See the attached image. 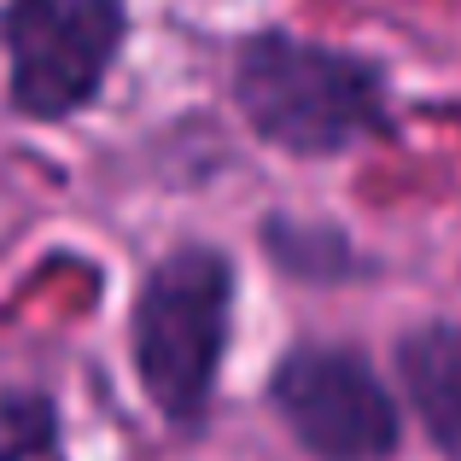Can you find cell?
Returning a JSON list of instances; mask_svg holds the SVG:
<instances>
[{"label":"cell","instance_id":"obj_5","mask_svg":"<svg viewBox=\"0 0 461 461\" xmlns=\"http://www.w3.org/2000/svg\"><path fill=\"white\" fill-rule=\"evenodd\" d=\"M397 368L427 438L450 461H461V315L409 333L397 345Z\"/></svg>","mask_w":461,"mask_h":461},{"label":"cell","instance_id":"obj_6","mask_svg":"<svg viewBox=\"0 0 461 461\" xmlns=\"http://www.w3.org/2000/svg\"><path fill=\"white\" fill-rule=\"evenodd\" d=\"M53 444V403L41 392L0 397V461H30Z\"/></svg>","mask_w":461,"mask_h":461},{"label":"cell","instance_id":"obj_2","mask_svg":"<svg viewBox=\"0 0 461 461\" xmlns=\"http://www.w3.org/2000/svg\"><path fill=\"white\" fill-rule=\"evenodd\" d=\"M234 310V263L216 246H181L147 275L135 298V374L158 415L181 432H199L216 397Z\"/></svg>","mask_w":461,"mask_h":461},{"label":"cell","instance_id":"obj_1","mask_svg":"<svg viewBox=\"0 0 461 461\" xmlns=\"http://www.w3.org/2000/svg\"><path fill=\"white\" fill-rule=\"evenodd\" d=\"M234 100L263 140L298 158H333L392 129L380 65L298 35H251L234 65Z\"/></svg>","mask_w":461,"mask_h":461},{"label":"cell","instance_id":"obj_3","mask_svg":"<svg viewBox=\"0 0 461 461\" xmlns=\"http://www.w3.org/2000/svg\"><path fill=\"white\" fill-rule=\"evenodd\" d=\"M123 23V0H6L0 41H6L12 112L35 123L82 112L112 77Z\"/></svg>","mask_w":461,"mask_h":461},{"label":"cell","instance_id":"obj_4","mask_svg":"<svg viewBox=\"0 0 461 461\" xmlns=\"http://www.w3.org/2000/svg\"><path fill=\"white\" fill-rule=\"evenodd\" d=\"M269 403L315 461H385L403 438L385 380L339 345H304L275 368Z\"/></svg>","mask_w":461,"mask_h":461}]
</instances>
